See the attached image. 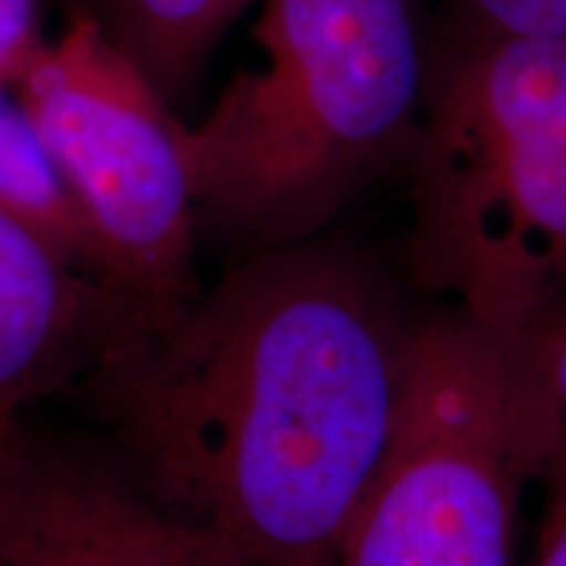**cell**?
Segmentation results:
<instances>
[{
  "label": "cell",
  "mask_w": 566,
  "mask_h": 566,
  "mask_svg": "<svg viewBox=\"0 0 566 566\" xmlns=\"http://www.w3.org/2000/svg\"><path fill=\"white\" fill-rule=\"evenodd\" d=\"M0 208L32 226L84 275L111 289L80 205L69 192L40 134L34 132L30 116L3 82H0Z\"/></svg>",
  "instance_id": "9"
},
{
  "label": "cell",
  "mask_w": 566,
  "mask_h": 566,
  "mask_svg": "<svg viewBox=\"0 0 566 566\" xmlns=\"http://www.w3.org/2000/svg\"><path fill=\"white\" fill-rule=\"evenodd\" d=\"M548 462L522 346L449 302L415 310L399 415L342 566H512L522 495Z\"/></svg>",
  "instance_id": "4"
},
{
  "label": "cell",
  "mask_w": 566,
  "mask_h": 566,
  "mask_svg": "<svg viewBox=\"0 0 566 566\" xmlns=\"http://www.w3.org/2000/svg\"><path fill=\"white\" fill-rule=\"evenodd\" d=\"M551 430L546 506L566 501V292L520 344Z\"/></svg>",
  "instance_id": "10"
},
{
  "label": "cell",
  "mask_w": 566,
  "mask_h": 566,
  "mask_svg": "<svg viewBox=\"0 0 566 566\" xmlns=\"http://www.w3.org/2000/svg\"><path fill=\"white\" fill-rule=\"evenodd\" d=\"M263 0H87L113 45L166 97L181 101L233 21Z\"/></svg>",
  "instance_id": "8"
},
{
  "label": "cell",
  "mask_w": 566,
  "mask_h": 566,
  "mask_svg": "<svg viewBox=\"0 0 566 566\" xmlns=\"http://www.w3.org/2000/svg\"><path fill=\"white\" fill-rule=\"evenodd\" d=\"M95 239L108 286L145 328L200 292L187 126L84 3L11 82Z\"/></svg>",
  "instance_id": "5"
},
{
  "label": "cell",
  "mask_w": 566,
  "mask_h": 566,
  "mask_svg": "<svg viewBox=\"0 0 566 566\" xmlns=\"http://www.w3.org/2000/svg\"><path fill=\"white\" fill-rule=\"evenodd\" d=\"M252 42L187 126L197 233L229 258L336 229L405 171L428 87L417 0H263Z\"/></svg>",
  "instance_id": "2"
},
{
  "label": "cell",
  "mask_w": 566,
  "mask_h": 566,
  "mask_svg": "<svg viewBox=\"0 0 566 566\" xmlns=\"http://www.w3.org/2000/svg\"><path fill=\"white\" fill-rule=\"evenodd\" d=\"M405 174L409 283L525 342L566 292V34L451 27Z\"/></svg>",
  "instance_id": "3"
},
{
  "label": "cell",
  "mask_w": 566,
  "mask_h": 566,
  "mask_svg": "<svg viewBox=\"0 0 566 566\" xmlns=\"http://www.w3.org/2000/svg\"><path fill=\"white\" fill-rule=\"evenodd\" d=\"M42 40L34 30L30 0H0V82L11 87Z\"/></svg>",
  "instance_id": "12"
},
{
  "label": "cell",
  "mask_w": 566,
  "mask_h": 566,
  "mask_svg": "<svg viewBox=\"0 0 566 566\" xmlns=\"http://www.w3.org/2000/svg\"><path fill=\"white\" fill-rule=\"evenodd\" d=\"M533 566H566V501L546 506Z\"/></svg>",
  "instance_id": "13"
},
{
  "label": "cell",
  "mask_w": 566,
  "mask_h": 566,
  "mask_svg": "<svg viewBox=\"0 0 566 566\" xmlns=\"http://www.w3.org/2000/svg\"><path fill=\"white\" fill-rule=\"evenodd\" d=\"M0 566H200L92 438L0 428Z\"/></svg>",
  "instance_id": "6"
},
{
  "label": "cell",
  "mask_w": 566,
  "mask_h": 566,
  "mask_svg": "<svg viewBox=\"0 0 566 566\" xmlns=\"http://www.w3.org/2000/svg\"><path fill=\"white\" fill-rule=\"evenodd\" d=\"M454 24L501 38H562L566 0H451Z\"/></svg>",
  "instance_id": "11"
},
{
  "label": "cell",
  "mask_w": 566,
  "mask_h": 566,
  "mask_svg": "<svg viewBox=\"0 0 566 566\" xmlns=\"http://www.w3.org/2000/svg\"><path fill=\"white\" fill-rule=\"evenodd\" d=\"M145 325L122 296L0 208V428L71 391Z\"/></svg>",
  "instance_id": "7"
},
{
  "label": "cell",
  "mask_w": 566,
  "mask_h": 566,
  "mask_svg": "<svg viewBox=\"0 0 566 566\" xmlns=\"http://www.w3.org/2000/svg\"><path fill=\"white\" fill-rule=\"evenodd\" d=\"M415 310L336 229L233 254L71 391L200 566H342L386 454Z\"/></svg>",
  "instance_id": "1"
},
{
  "label": "cell",
  "mask_w": 566,
  "mask_h": 566,
  "mask_svg": "<svg viewBox=\"0 0 566 566\" xmlns=\"http://www.w3.org/2000/svg\"><path fill=\"white\" fill-rule=\"evenodd\" d=\"M61 3H63V6H66V9H69V11H74V9H80V6H84V3H87V0H61Z\"/></svg>",
  "instance_id": "14"
}]
</instances>
